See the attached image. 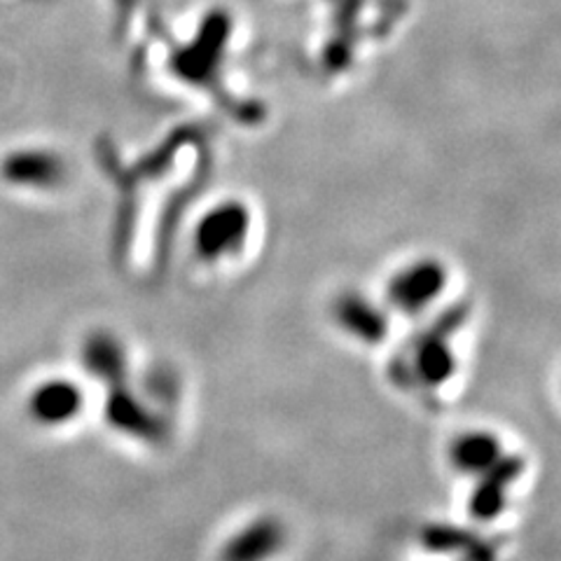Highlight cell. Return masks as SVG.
Segmentation results:
<instances>
[{
  "label": "cell",
  "mask_w": 561,
  "mask_h": 561,
  "mask_svg": "<svg viewBox=\"0 0 561 561\" xmlns=\"http://www.w3.org/2000/svg\"><path fill=\"white\" fill-rule=\"evenodd\" d=\"M0 173L10 185L24 190H55L66 181L68 164L49 148H22L5 157Z\"/></svg>",
  "instance_id": "obj_4"
},
{
  "label": "cell",
  "mask_w": 561,
  "mask_h": 561,
  "mask_svg": "<svg viewBox=\"0 0 561 561\" xmlns=\"http://www.w3.org/2000/svg\"><path fill=\"white\" fill-rule=\"evenodd\" d=\"M253 230V214L249 204L227 197L210 204L192 230V249L202 262L216 265L239 255L249 243Z\"/></svg>",
  "instance_id": "obj_1"
},
{
  "label": "cell",
  "mask_w": 561,
  "mask_h": 561,
  "mask_svg": "<svg viewBox=\"0 0 561 561\" xmlns=\"http://www.w3.org/2000/svg\"><path fill=\"white\" fill-rule=\"evenodd\" d=\"M84 405L78 383L68 379H49L41 383L28 398V414L43 426H61L76 419Z\"/></svg>",
  "instance_id": "obj_9"
},
{
  "label": "cell",
  "mask_w": 561,
  "mask_h": 561,
  "mask_svg": "<svg viewBox=\"0 0 561 561\" xmlns=\"http://www.w3.org/2000/svg\"><path fill=\"white\" fill-rule=\"evenodd\" d=\"M463 313H451L445 321L431 328L414 351V373L431 389L447 383L456 373V358L449 346L451 332L461 325Z\"/></svg>",
  "instance_id": "obj_5"
},
{
  "label": "cell",
  "mask_w": 561,
  "mask_h": 561,
  "mask_svg": "<svg viewBox=\"0 0 561 561\" xmlns=\"http://www.w3.org/2000/svg\"><path fill=\"white\" fill-rule=\"evenodd\" d=\"M332 319L346 332L363 344H381L389 335V316L363 293H342L332 302Z\"/></svg>",
  "instance_id": "obj_6"
},
{
  "label": "cell",
  "mask_w": 561,
  "mask_h": 561,
  "mask_svg": "<svg viewBox=\"0 0 561 561\" xmlns=\"http://www.w3.org/2000/svg\"><path fill=\"white\" fill-rule=\"evenodd\" d=\"M449 272L440 260L419 257L400 267L386 284V302L400 313H419L447 288Z\"/></svg>",
  "instance_id": "obj_2"
},
{
  "label": "cell",
  "mask_w": 561,
  "mask_h": 561,
  "mask_svg": "<svg viewBox=\"0 0 561 561\" xmlns=\"http://www.w3.org/2000/svg\"><path fill=\"white\" fill-rule=\"evenodd\" d=\"M103 414L115 431L136 437L140 443H162L167 437L164 419L129 391L125 381L108 386Z\"/></svg>",
  "instance_id": "obj_3"
},
{
  "label": "cell",
  "mask_w": 561,
  "mask_h": 561,
  "mask_svg": "<svg viewBox=\"0 0 561 561\" xmlns=\"http://www.w3.org/2000/svg\"><path fill=\"white\" fill-rule=\"evenodd\" d=\"M421 542H424L426 550L433 552L463 554L466 561H494V550H491L486 542L478 540L470 531L459 529V526H426L424 534H421Z\"/></svg>",
  "instance_id": "obj_11"
},
{
  "label": "cell",
  "mask_w": 561,
  "mask_h": 561,
  "mask_svg": "<svg viewBox=\"0 0 561 561\" xmlns=\"http://www.w3.org/2000/svg\"><path fill=\"white\" fill-rule=\"evenodd\" d=\"M524 472V461L519 456H501V459L480 472V482L470 494V515L478 522H491L499 517L505 507V499L511 486Z\"/></svg>",
  "instance_id": "obj_8"
},
{
  "label": "cell",
  "mask_w": 561,
  "mask_h": 561,
  "mask_svg": "<svg viewBox=\"0 0 561 561\" xmlns=\"http://www.w3.org/2000/svg\"><path fill=\"white\" fill-rule=\"evenodd\" d=\"M84 370L105 386L122 383L127 377V351L113 332L96 330L82 344Z\"/></svg>",
  "instance_id": "obj_10"
},
{
  "label": "cell",
  "mask_w": 561,
  "mask_h": 561,
  "mask_svg": "<svg viewBox=\"0 0 561 561\" xmlns=\"http://www.w3.org/2000/svg\"><path fill=\"white\" fill-rule=\"evenodd\" d=\"M503 456V447L496 435L484 431L463 433L459 440L451 445V461L461 472L480 476L489 466H494Z\"/></svg>",
  "instance_id": "obj_12"
},
{
  "label": "cell",
  "mask_w": 561,
  "mask_h": 561,
  "mask_svg": "<svg viewBox=\"0 0 561 561\" xmlns=\"http://www.w3.org/2000/svg\"><path fill=\"white\" fill-rule=\"evenodd\" d=\"M286 546V526L276 517H257L227 538L218 561H270Z\"/></svg>",
  "instance_id": "obj_7"
}]
</instances>
